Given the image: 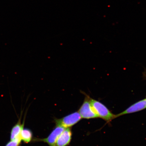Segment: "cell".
I'll list each match as a JSON object with an SVG mask.
<instances>
[{
	"label": "cell",
	"instance_id": "277c9868",
	"mask_svg": "<svg viewBox=\"0 0 146 146\" xmlns=\"http://www.w3.org/2000/svg\"><path fill=\"white\" fill-rule=\"evenodd\" d=\"M65 129L63 127L56 126L47 137L43 139H35L34 141L45 142L49 146H56V141L58 137Z\"/></svg>",
	"mask_w": 146,
	"mask_h": 146
},
{
	"label": "cell",
	"instance_id": "6da1fadb",
	"mask_svg": "<svg viewBox=\"0 0 146 146\" xmlns=\"http://www.w3.org/2000/svg\"><path fill=\"white\" fill-rule=\"evenodd\" d=\"M90 101L93 109L98 117L102 119L109 123L116 118V116L112 113L108 108L101 102L90 98Z\"/></svg>",
	"mask_w": 146,
	"mask_h": 146
},
{
	"label": "cell",
	"instance_id": "8992f818",
	"mask_svg": "<svg viewBox=\"0 0 146 146\" xmlns=\"http://www.w3.org/2000/svg\"><path fill=\"white\" fill-rule=\"evenodd\" d=\"M72 133L70 127L65 128L60 134L56 141V146H67L72 140Z\"/></svg>",
	"mask_w": 146,
	"mask_h": 146
},
{
	"label": "cell",
	"instance_id": "52a82bcc",
	"mask_svg": "<svg viewBox=\"0 0 146 146\" xmlns=\"http://www.w3.org/2000/svg\"><path fill=\"white\" fill-rule=\"evenodd\" d=\"M24 122L21 123V119L12 128L10 133V140H14L20 137V134L24 127Z\"/></svg>",
	"mask_w": 146,
	"mask_h": 146
},
{
	"label": "cell",
	"instance_id": "ba28073f",
	"mask_svg": "<svg viewBox=\"0 0 146 146\" xmlns=\"http://www.w3.org/2000/svg\"><path fill=\"white\" fill-rule=\"evenodd\" d=\"M21 141L25 143H28L32 141L33 134L30 129L23 128L20 135Z\"/></svg>",
	"mask_w": 146,
	"mask_h": 146
},
{
	"label": "cell",
	"instance_id": "9c48e42d",
	"mask_svg": "<svg viewBox=\"0 0 146 146\" xmlns=\"http://www.w3.org/2000/svg\"><path fill=\"white\" fill-rule=\"evenodd\" d=\"M21 140L20 137L14 140H10L5 146H19L21 145Z\"/></svg>",
	"mask_w": 146,
	"mask_h": 146
},
{
	"label": "cell",
	"instance_id": "3957f363",
	"mask_svg": "<svg viewBox=\"0 0 146 146\" xmlns=\"http://www.w3.org/2000/svg\"><path fill=\"white\" fill-rule=\"evenodd\" d=\"M90 98L89 96H86L83 104L78 110V112L82 118L90 119L98 118L91 105Z\"/></svg>",
	"mask_w": 146,
	"mask_h": 146
},
{
	"label": "cell",
	"instance_id": "7a4b0ae2",
	"mask_svg": "<svg viewBox=\"0 0 146 146\" xmlns=\"http://www.w3.org/2000/svg\"><path fill=\"white\" fill-rule=\"evenodd\" d=\"M82 118L79 112H76L60 119L55 120L56 126L65 128L71 127L78 123Z\"/></svg>",
	"mask_w": 146,
	"mask_h": 146
},
{
	"label": "cell",
	"instance_id": "5b68a950",
	"mask_svg": "<svg viewBox=\"0 0 146 146\" xmlns=\"http://www.w3.org/2000/svg\"><path fill=\"white\" fill-rule=\"evenodd\" d=\"M146 109V98L136 102L123 112L116 115V117L123 115L139 112Z\"/></svg>",
	"mask_w": 146,
	"mask_h": 146
}]
</instances>
